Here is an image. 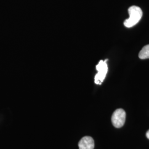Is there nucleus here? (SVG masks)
<instances>
[{
	"label": "nucleus",
	"mask_w": 149,
	"mask_h": 149,
	"mask_svg": "<svg viewBox=\"0 0 149 149\" xmlns=\"http://www.w3.org/2000/svg\"><path fill=\"white\" fill-rule=\"evenodd\" d=\"M128 13L129 18L124 21V25L127 28H131L140 21L143 16V11L138 6H133L129 8Z\"/></svg>",
	"instance_id": "nucleus-1"
},
{
	"label": "nucleus",
	"mask_w": 149,
	"mask_h": 149,
	"mask_svg": "<svg viewBox=\"0 0 149 149\" xmlns=\"http://www.w3.org/2000/svg\"><path fill=\"white\" fill-rule=\"evenodd\" d=\"M139 57L141 59H149V44L142 48L139 54Z\"/></svg>",
	"instance_id": "nucleus-5"
},
{
	"label": "nucleus",
	"mask_w": 149,
	"mask_h": 149,
	"mask_svg": "<svg viewBox=\"0 0 149 149\" xmlns=\"http://www.w3.org/2000/svg\"><path fill=\"white\" fill-rule=\"evenodd\" d=\"M146 135L147 138L149 139V130H148V131L147 132V133L146 134Z\"/></svg>",
	"instance_id": "nucleus-6"
},
{
	"label": "nucleus",
	"mask_w": 149,
	"mask_h": 149,
	"mask_svg": "<svg viewBox=\"0 0 149 149\" xmlns=\"http://www.w3.org/2000/svg\"><path fill=\"white\" fill-rule=\"evenodd\" d=\"M107 60L105 61L101 60L96 66V69L98 72L95 77V82L97 85H101L104 80L108 72V65L107 64Z\"/></svg>",
	"instance_id": "nucleus-2"
},
{
	"label": "nucleus",
	"mask_w": 149,
	"mask_h": 149,
	"mask_svg": "<svg viewBox=\"0 0 149 149\" xmlns=\"http://www.w3.org/2000/svg\"><path fill=\"white\" fill-rule=\"evenodd\" d=\"M125 112L123 109H118L115 111L112 115V124L116 128H121L125 123Z\"/></svg>",
	"instance_id": "nucleus-3"
},
{
	"label": "nucleus",
	"mask_w": 149,
	"mask_h": 149,
	"mask_svg": "<svg viewBox=\"0 0 149 149\" xmlns=\"http://www.w3.org/2000/svg\"><path fill=\"white\" fill-rule=\"evenodd\" d=\"M79 149H94V140L90 136H85L81 139L79 143Z\"/></svg>",
	"instance_id": "nucleus-4"
}]
</instances>
